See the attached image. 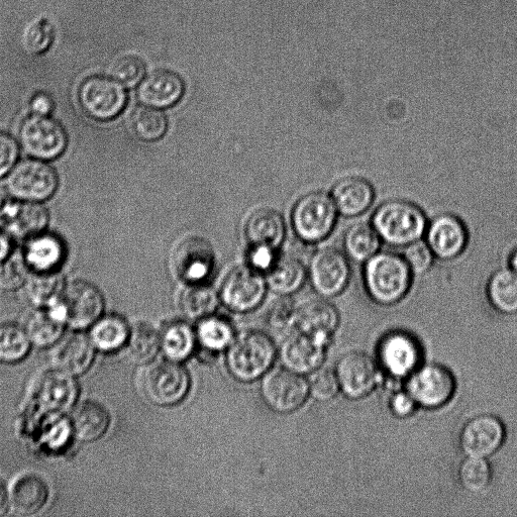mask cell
Listing matches in <instances>:
<instances>
[{
    "label": "cell",
    "instance_id": "6da1fadb",
    "mask_svg": "<svg viewBox=\"0 0 517 517\" xmlns=\"http://www.w3.org/2000/svg\"><path fill=\"white\" fill-rule=\"evenodd\" d=\"M412 274L403 257L381 252L365 262L363 277L370 298L380 305L390 306L408 293Z\"/></svg>",
    "mask_w": 517,
    "mask_h": 517
},
{
    "label": "cell",
    "instance_id": "7a4b0ae2",
    "mask_svg": "<svg viewBox=\"0 0 517 517\" xmlns=\"http://www.w3.org/2000/svg\"><path fill=\"white\" fill-rule=\"evenodd\" d=\"M372 226L381 240L393 247H407L426 235L427 219L423 211L405 200H390L379 206Z\"/></svg>",
    "mask_w": 517,
    "mask_h": 517
},
{
    "label": "cell",
    "instance_id": "3957f363",
    "mask_svg": "<svg viewBox=\"0 0 517 517\" xmlns=\"http://www.w3.org/2000/svg\"><path fill=\"white\" fill-rule=\"evenodd\" d=\"M275 356L276 349L269 337L260 332H247L230 345L227 364L236 379L251 382L268 372Z\"/></svg>",
    "mask_w": 517,
    "mask_h": 517
},
{
    "label": "cell",
    "instance_id": "277c9868",
    "mask_svg": "<svg viewBox=\"0 0 517 517\" xmlns=\"http://www.w3.org/2000/svg\"><path fill=\"white\" fill-rule=\"evenodd\" d=\"M338 214L331 195L325 192H310L295 205L292 214L294 231L304 242H321L333 232Z\"/></svg>",
    "mask_w": 517,
    "mask_h": 517
},
{
    "label": "cell",
    "instance_id": "5b68a950",
    "mask_svg": "<svg viewBox=\"0 0 517 517\" xmlns=\"http://www.w3.org/2000/svg\"><path fill=\"white\" fill-rule=\"evenodd\" d=\"M59 177L47 161L27 159L18 162L6 176L5 188L20 201L43 202L56 193Z\"/></svg>",
    "mask_w": 517,
    "mask_h": 517
},
{
    "label": "cell",
    "instance_id": "8992f818",
    "mask_svg": "<svg viewBox=\"0 0 517 517\" xmlns=\"http://www.w3.org/2000/svg\"><path fill=\"white\" fill-rule=\"evenodd\" d=\"M80 106L90 118L107 122L116 119L125 110V86L114 78L93 76L86 79L78 92Z\"/></svg>",
    "mask_w": 517,
    "mask_h": 517
},
{
    "label": "cell",
    "instance_id": "52a82bcc",
    "mask_svg": "<svg viewBox=\"0 0 517 517\" xmlns=\"http://www.w3.org/2000/svg\"><path fill=\"white\" fill-rule=\"evenodd\" d=\"M376 360L382 373L393 380H406L422 365V346L409 333L390 332L379 342Z\"/></svg>",
    "mask_w": 517,
    "mask_h": 517
},
{
    "label": "cell",
    "instance_id": "ba28073f",
    "mask_svg": "<svg viewBox=\"0 0 517 517\" xmlns=\"http://www.w3.org/2000/svg\"><path fill=\"white\" fill-rule=\"evenodd\" d=\"M405 389L420 407L438 409L448 404L456 391V379L445 366L421 365L405 380Z\"/></svg>",
    "mask_w": 517,
    "mask_h": 517
},
{
    "label": "cell",
    "instance_id": "9c48e42d",
    "mask_svg": "<svg viewBox=\"0 0 517 517\" xmlns=\"http://www.w3.org/2000/svg\"><path fill=\"white\" fill-rule=\"evenodd\" d=\"M20 144L32 158L51 161L64 154L68 136L64 127L50 116L33 115L20 128Z\"/></svg>",
    "mask_w": 517,
    "mask_h": 517
},
{
    "label": "cell",
    "instance_id": "30bf717a",
    "mask_svg": "<svg viewBox=\"0 0 517 517\" xmlns=\"http://www.w3.org/2000/svg\"><path fill=\"white\" fill-rule=\"evenodd\" d=\"M60 304L67 326L83 331L102 317L105 297L92 283L77 280L67 284Z\"/></svg>",
    "mask_w": 517,
    "mask_h": 517
},
{
    "label": "cell",
    "instance_id": "8fae6325",
    "mask_svg": "<svg viewBox=\"0 0 517 517\" xmlns=\"http://www.w3.org/2000/svg\"><path fill=\"white\" fill-rule=\"evenodd\" d=\"M335 372L341 391L352 400L370 395L380 383L382 376L377 360L361 351L343 355L337 362Z\"/></svg>",
    "mask_w": 517,
    "mask_h": 517
},
{
    "label": "cell",
    "instance_id": "7c38bea8",
    "mask_svg": "<svg viewBox=\"0 0 517 517\" xmlns=\"http://www.w3.org/2000/svg\"><path fill=\"white\" fill-rule=\"evenodd\" d=\"M261 393L271 409L289 413L303 405L309 394V386L301 374L278 368L265 375Z\"/></svg>",
    "mask_w": 517,
    "mask_h": 517
},
{
    "label": "cell",
    "instance_id": "4fadbf2b",
    "mask_svg": "<svg viewBox=\"0 0 517 517\" xmlns=\"http://www.w3.org/2000/svg\"><path fill=\"white\" fill-rule=\"evenodd\" d=\"M505 439L502 421L490 413H483L464 425L459 444L465 456L489 459L501 449Z\"/></svg>",
    "mask_w": 517,
    "mask_h": 517
},
{
    "label": "cell",
    "instance_id": "5bb4252c",
    "mask_svg": "<svg viewBox=\"0 0 517 517\" xmlns=\"http://www.w3.org/2000/svg\"><path fill=\"white\" fill-rule=\"evenodd\" d=\"M309 277L320 295L326 298L340 295L351 278L348 256L332 248L318 251L310 261Z\"/></svg>",
    "mask_w": 517,
    "mask_h": 517
},
{
    "label": "cell",
    "instance_id": "9a60e30c",
    "mask_svg": "<svg viewBox=\"0 0 517 517\" xmlns=\"http://www.w3.org/2000/svg\"><path fill=\"white\" fill-rule=\"evenodd\" d=\"M189 386L190 379L185 368L171 360L152 366L144 381L147 397L160 406L180 402L186 396Z\"/></svg>",
    "mask_w": 517,
    "mask_h": 517
},
{
    "label": "cell",
    "instance_id": "2e32d148",
    "mask_svg": "<svg viewBox=\"0 0 517 517\" xmlns=\"http://www.w3.org/2000/svg\"><path fill=\"white\" fill-rule=\"evenodd\" d=\"M266 292V282L255 267L242 266L232 271L222 287V299L228 308L247 313L259 306Z\"/></svg>",
    "mask_w": 517,
    "mask_h": 517
},
{
    "label": "cell",
    "instance_id": "e0dca14e",
    "mask_svg": "<svg viewBox=\"0 0 517 517\" xmlns=\"http://www.w3.org/2000/svg\"><path fill=\"white\" fill-rule=\"evenodd\" d=\"M328 346V342L295 328L281 345V361L298 374L312 373L322 367Z\"/></svg>",
    "mask_w": 517,
    "mask_h": 517
},
{
    "label": "cell",
    "instance_id": "ac0fdd59",
    "mask_svg": "<svg viewBox=\"0 0 517 517\" xmlns=\"http://www.w3.org/2000/svg\"><path fill=\"white\" fill-rule=\"evenodd\" d=\"M76 377L55 368L47 371L38 382L36 399L48 413L65 415L78 403L80 387Z\"/></svg>",
    "mask_w": 517,
    "mask_h": 517
},
{
    "label": "cell",
    "instance_id": "d6986e66",
    "mask_svg": "<svg viewBox=\"0 0 517 517\" xmlns=\"http://www.w3.org/2000/svg\"><path fill=\"white\" fill-rule=\"evenodd\" d=\"M95 352L89 335L75 331L65 335L54 347L51 359L53 368L78 378L91 368Z\"/></svg>",
    "mask_w": 517,
    "mask_h": 517
},
{
    "label": "cell",
    "instance_id": "ffe728a7",
    "mask_svg": "<svg viewBox=\"0 0 517 517\" xmlns=\"http://www.w3.org/2000/svg\"><path fill=\"white\" fill-rule=\"evenodd\" d=\"M426 242L435 257L449 261L458 258L468 244V232L464 224L452 215L437 217L426 231Z\"/></svg>",
    "mask_w": 517,
    "mask_h": 517
},
{
    "label": "cell",
    "instance_id": "44dd1931",
    "mask_svg": "<svg viewBox=\"0 0 517 517\" xmlns=\"http://www.w3.org/2000/svg\"><path fill=\"white\" fill-rule=\"evenodd\" d=\"M51 498L47 479L36 472H25L11 484V510L21 516L42 512Z\"/></svg>",
    "mask_w": 517,
    "mask_h": 517
},
{
    "label": "cell",
    "instance_id": "7402d4cb",
    "mask_svg": "<svg viewBox=\"0 0 517 517\" xmlns=\"http://www.w3.org/2000/svg\"><path fill=\"white\" fill-rule=\"evenodd\" d=\"M295 328L330 344L340 325L337 308L326 300H310L294 312Z\"/></svg>",
    "mask_w": 517,
    "mask_h": 517
},
{
    "label": "cell",
    "instance_id": "603a6c76",
    "mask_svg": "<svg viewBox=\"0 0 517 517\" xmlns=\"http://www.w3.org/2000/svg\"><path fill=\"white\" fill-rule=\"evenodd\" d=\"M5 229L18 239H30L46 231L50 215L41 202L11 201L3 217Z\"/></svg>",
    "mask_w": 517,
    "mask_h": 517
},
{
    "label": "cell",
    "instance_id": "cb8c5ba5",
    "mask_svg": "<svg viewBox=\"0 0 517 517\" xmlns=\"http://www.w3.org/2000/svg\"><path fill=\"white\" fill-rule=\"evenodd\" d=\"M73 437L82 443H93L107 434L111 426L108 408L94 399L78 401L71 410Z\"/></svg>",
    "mask_w": 517,
    "mask_h": 517
},
{
    "label": "cell",
    "instance_id": "d4e9b609",
    "mask_svg": "<svg viewBox=\"0 0 517 517\" xmlns=\"http://www.w3.org/2000/svg\"><path fill=\"white\" fill-rule=\"evenodd\" d=\"M214 261L212 246L198 238L184 241L175 253L177 272L190 283H199L208 278L213 271Z\"/></svg>",
    "mask_w": 517,
    "mask_h": 517
},
{
    "label": "cell",
    "instance_id": "484cf974",
    "mask_svg": "<svg viewBox=\"0 0 517 517\" xmlns=\"http://www.w3.org/2000/svg\"><path fill=\"white\" fill-rule=\"evenodd\" d=\"M184 92L181 77L169 70H157L143 79L138 88V98L144 106L166 109L175 105Z\"/></svg>",
    "mask_w": 517,
    "mask_h": 517
},
{
    "label": "cell",
    "instance_id": "4316f807",
    "mask_svg": "<svg viewBox=\"0 0 517 517\" xmlns=\"http://www.w3.org/2000/svg\"><path fill=\"white\" fill-rule=\"evenodd\" d=\"M338 212L346 218L363 215L371 208L375 192L373 186L361 177H347L339 181L332 195Z\"/></svg>",
    "mask_w": 517,
    "mask_h": 517
},
{
    "label": "cell",
    "instance_id": "83f0119b",
    "mask_svg": "<svg viewBox=\"0 0 517 517\" xmlns=\"http://www.w3.org/2000/svg\"><path fill=\"white\" fill-rule=\"evenodd\" d=\"M22 253L32 272L59 271L66 257L63 241L46 232L28 239Z\"/></svg>",
    "mask_w": 517,
    "mask_h": 517
},
{
    "label": "cell",
    "instance_id": "f1b7e54d",
    "mask_svg": "<svg viewBox=\"0 0 517 517\" xmlns=\"http://www.w3.org/2000/svg\"><path fill=\"white\" fill-rule=\"evenodd\" d=\"M246 237L253 248L277 249L285 237L282 217L272 210H260L252 215L246 226Z\"/></svg>",
    "mask_w": 517,
    "mask_h": 517
},
{
    "label": "cell",
    "instance_id": "f546056e",
    "mask_svg": "<svg viewBox=\"0 0 517 517\" xmlns=\"http://www.w3.org/2000/svg\"><path fill=\"white\" fill-rule=\"evenodd\" d=\"M131 334L128 323L119 316L101 317L90 327L89 338L96 350L113 353L128 344Z\"/></svg>",
    "mask_w": 517,
    "mask_h": 517
},
{
    "label": "cell",
    "instance_id": "4dcf8cb0",
    "mask_svg": "<svg viewBox=\"0 0 517 517\" xmlns=\"http://www.w3.org/2000/svg\"><path fill=\"white\" fill-rule=\"evenodd\" d=\"M487 296L492 307L501 315L517 314V272L500 269L489 279Z\"/></svg>",
    "mask_w": 517,
    "mask_h": 517
},
{
    "label": "cell",
    "instance_id": "1f68e13d",
    "mask_svg": "<svg viewBox=\"0 0 517 517\" xmlns=\"http://www.w3.org/2000/svg\"><path fill=\"white\" fill-rule=\"evenodd\" d=\"M25 286L33 304L40 308H48L62 299L67 283L59 271L33 272Z\"/></svg>",
    "mask_w": 517,
    "mask_h": 517
},
{
    "label": "cell",
    "instance_id": "d6a6232c",
    "mask_svg": "<svg viewBox=\"0 0 517 517\" xmlns=\"http://www.w3.org/2000/svg\"><path fill=\"white\" fill-rule=\"evenodd\" d=\"M306 278L303 264L292 257L274 259L267 269V283L276 293L288 295L301 288Z\"/></svg>",
    "mask_w": 517,
    "mask_h": 517
},
{
    "label": "cell",
    "instance_id": "836d02e7",
    "mask_svg": "<svg viewBox=\"0 0 517 517\" xmlns=\"http://www.w3.org/2000/svg\"><path fill=\"white\" fill-rule=\"evenodd\" d=\"M68 326L49 308H41L25 327L33 346L41 349L55 347L65 336Z\"/></svg>",
    "mask_w": 517,
    "mask_h": 517
},
{
    "label": "cell",
    "instance_id": "e575fe53",
    "mask_svg": "<svg viewBox=\"0 0 517 517\" xmlns=\"http://www.w3.org/2000/svg\"><path fill=\"white\" fill-rule=\"evenodd\" d=\"M180 303L182 312L188 319L203 320L216 312L219 296L213 287L193 283L182 293Z\"/></svg>",
    "mask_w": 517,
    "mask_h": 517
},
{
    "label": "cell",
    "instance_id": "d590c367",
    "mask_svg": "<svg viewBox=\"0 0 517 517\" xmlns=\"http://www.w3.org/2000/svg\"><path fill=\"white\" fill-rule=\"evenodd\" d=\"M381 238L372 225L360 223L350 227L344 237L345 253L351 260L365 263L378 253Z\"/></svg>",
    "mask_w": 517,
    "mask_h": 517
},
{
    "label": "cell",
    "instance_id": "8d00e7d4",
    "mask_svg": "<svg viewBox=\"0 0 517 517\" xmlns=\"http://www.w3.org/2000/svg\"><path fill=\"white\" fill-rule=\"evenodd\" d=\"M33 348L26 328L17 324L0 325V361L16 364L25 360Z\"/></svg>",
    "mask_w": 517,
    "mask_h": 517
},
{
    "label": "cell",
    "instance_id": "74e56055",
    "mask_svg": "<svg viewBox=\"0 0 517 517\" xmlns=\"http://www.w3.org/2000/svg\"><path fill=\"white\" fill-rule=\"evenodd\" d=\"M196 334L183 322L168 325L161 336V348L167 358L174 362L186 360L194 351Z\"/></svg>",
    "mask_w": 517,
    "mask_h": 517
},
{
    "label": "cell",
    "instance_id": "f35d334b",
    "mask_svg": "<svg viewBox=\"0 0 517 517\" xmlns=\"http://www.w3.org/2000/svg\"><path fill=\"white\" fill-rule=\"evenodd\" d=\"M128 353L137 364H146L152 361L161 348V336L149 325L138 324L128 341Z\"/></svg>",
    "mask_w": 517,
    "mask_h": 517
},
{
    "label": "cell",
    "instance_id": "ab89813d",
    "mask_svg": "<svg viewBox=\"0 0 517 517\" xmlns=\"http://www.w3.org/2000/svg\"><path fill=\"white\" fill-rule=\"evenodd\" d=\"M196 337L205 350L219 352L230 347L235 335L228 321L209 317L201 320Z\"/></svg>",
    "mask_w": 517,
    "mask_h": 517
},
{
    "label": "cell",
    "instance_id": "60d3db41",
    "mask_svg": "<svg viewBox=\"0 0 517 517\" xmlns=\"http://www.w3.org/2000/svg\"><path fill=\"white\" fill-rule=\"evenodd\" d=\"M458 478L466 491L478 494L491 484L493 470L488 459L466 456L459 466Z\"/></svg>",
    "mask_w": 517,
    "mask_h": 517
},
{
    "label": "cell",
    "instance_id": "b9f144b4",
    "mask_svg": "<svg viewBox=\"0 0 517 517\" xmlns=\"http://www.w3.org/2000/svg\"><path fill=\"white\" fill-rule=\"evenodd\" d=\"M132 126L141 140L153 142L165 135L167 120L159 109L145 106L135 110L132 116Z\"/></svg>",
    "mask_w": 517,
    "mask_h": 517
},
{
    "label": "cell",
    "instance_id": "7bdbcfd3",
    "mask_svg": "<svg viewBox=\"0 0 517 517\" xmlns=\"http://www.w3.org/2000/svg\"><path fill=\"white\" fill-rule=\"evenodd\" d=\"M23 253H13L0 263V288L5 291H16L26 285L31 275Z\"/></svg>",
    "mask_w": 517,
    "mask_h": 517
},
{
    "label": "cell",
    "instance_id": "ee69618b",
    "mask_svg": "<svg viewBox=\"0 0 517 517\" xmlns=\"http://www.w3.org/2000/svg\"><path fill=\"white\" fill-rule=\"evenodd\" d=\"M112 78L127 87L141 83L146 73L145 62L135 55H126L116 60L109 68Z\"/></svg>",
    "mask_w": 517,
    "mask_h": 517
},
{
    "label": "cell",
    "instance_id": "f6af8a7d",
    "mask_svg": "<svg viewBox=\"0 0 517 517\" xmlns=\"http://www.w3.org/2000/svg\"><path fill=\"white\" fill-rule=\"evenodd\" d=\"M309 393L321 402H329L337 397L341 391L340 383L335 370L320 367L310 373L308 382Z\"/></svg>",
    "mask_w": 517,
    "mask_h": 517
},
{
    "label": "cell",
    "instance_id": "bcb514c9",
    "mask_svg": "<svg viewBox=\"0 0 517 517\" xmlns=\"http://www.w3.org/2000/svg\"><path fill=\"white\" fill-rule=\"evenodd\" d=\"M54 39L52 25L44 19L33 21L25 30L23 44L25 50L33 55L46 52Z\"/></svg>",
    "mask_w": 517,
    "mask_h": 517
},
{
    "label": "cell",
    "instance_id": "7dc6e473",
    "mask_svg": "<svg viewBox=\"0 0 517 517\" xmlns=\"http://www.w3.org/2000/svg\"><path fill=\"white\" fill-rule=\"evenodd\" d=\"M405 248L403 258L413 274L422 275L430 270L435 255L427 242L419 240Z\"/></svg>",
    "mask_w": 517,
    "mask_h": 517
},
{
    "label": "cell",
    "instance_id": "c3c4849f",
    "mask_svg": "<svg viewBox=\"0 0 517 517\" xmlns=\"http://www.w3.org/2000/svg\"><path fill=\"white\" fill-rule=\"evenodd\" d=\"M20 145L11 135L0 132V178L6 177L19 161Z\"/></svg>",
    "mask_w": 517,
    "mask_h": 517
},
{
    "label": "cell",
    "instance_id": "681fc988",
    "mask_svg": "<svg viewBox=\"0 0 517 517\" xmlns=\"http://www.w3.org/2000/svg\"><path fill=\"white\" fill-rule=\"evenodd\" d=\"M419 407L415 398L405 388L393 392L389 398V409L397 419L410 418Z\"/></svg>",
    "mask_w": 517,
    "mask_h": 517
},
{
    "label": "cell",
    "instance_id": "f907efd6",
    "mask_svg": "<svg viewBox=\"0 0 517 517\" xmlns=\"http://www.w3.org/2000/svg\"><path fill=\"white\" fill-rule=\"evenodd\" d=\"M293 319L294 310L291 304L288 301H280L271 309L269 323L273 328L281 330L293 323Z\"/></svg>",
    "mask_w": 517,
    "mask_h": 517
},
{
    "label": "cell",
    "instance_id": "816d5d0a",
    "mask_svg": "<svg viewBox=\"0 0 517 517\" xmlns=\"http://www.w3.org/2000/svg\"><path fill=\"white\" fill-rule=\"evenodd\" d=\"M30 108L33 115L50 116L54 111L55 103L48 94L39 93L33 96Z\"/></svg>",
    "mask_w": 517,
    "mask_h": 517
},
{
    "label": "cell",
    "instance_id": "f5cc1de1",
    "mask_svg": "<svg viewBox=\"0 0 517 517\" xmlns=\"http://www.w3.org/2000/svg\"><path fill=\"white\" fill-rule=\"evenodd\" d=\"M14 239L6 229L0 230V263L14 253Z\"/></svg>",
    "mask_w": 517,
    "mask_h": 517
},
{
    "label": "cell",
    "instance_id": "db71d44e",
    "mask_svg": "<svg viewBox=\"0 0 517 517\" xmlns=\"http://www.w3.org/2000/svg\"><path fill=\"white\" fill-rule=\"evenodd\" d=\"M11 510V485L0 476V516Z\"/></svg>",
    "mask_w": 517,
    "mask_h": 517
},
{
    "label": "cell",
    "instance_id": "11a10c76",
    "mask_svg": "<svg viewBox=\"0 0 517 517\" xmlns=\"http://www.w3.org/2000/svg\"><path fill=\"white\" fill-rule=\"evenodd\" d=\"M10 198L11 196L7 189L5 187H0V218L3 217L9 203L11 202Z\"/></svg>",
    "mask_w": 517,
    "mask_h": 517
},
{
    "label": "cell",
    "instance_id": "9f6ffc18",
    "mask_svg": "<svg viewBox=\"0 0 517 517\" xmlns=\"http://www.w3.org/2000/svg\"><path fill=\"white\" fill-rule=\"evenodd\" d=\"M510 266L513 271L517 272V250L513 252L510 258Z\"/></svg>",
    "mask_w": 517,
    "mask_h": 517
}]
</instances>
